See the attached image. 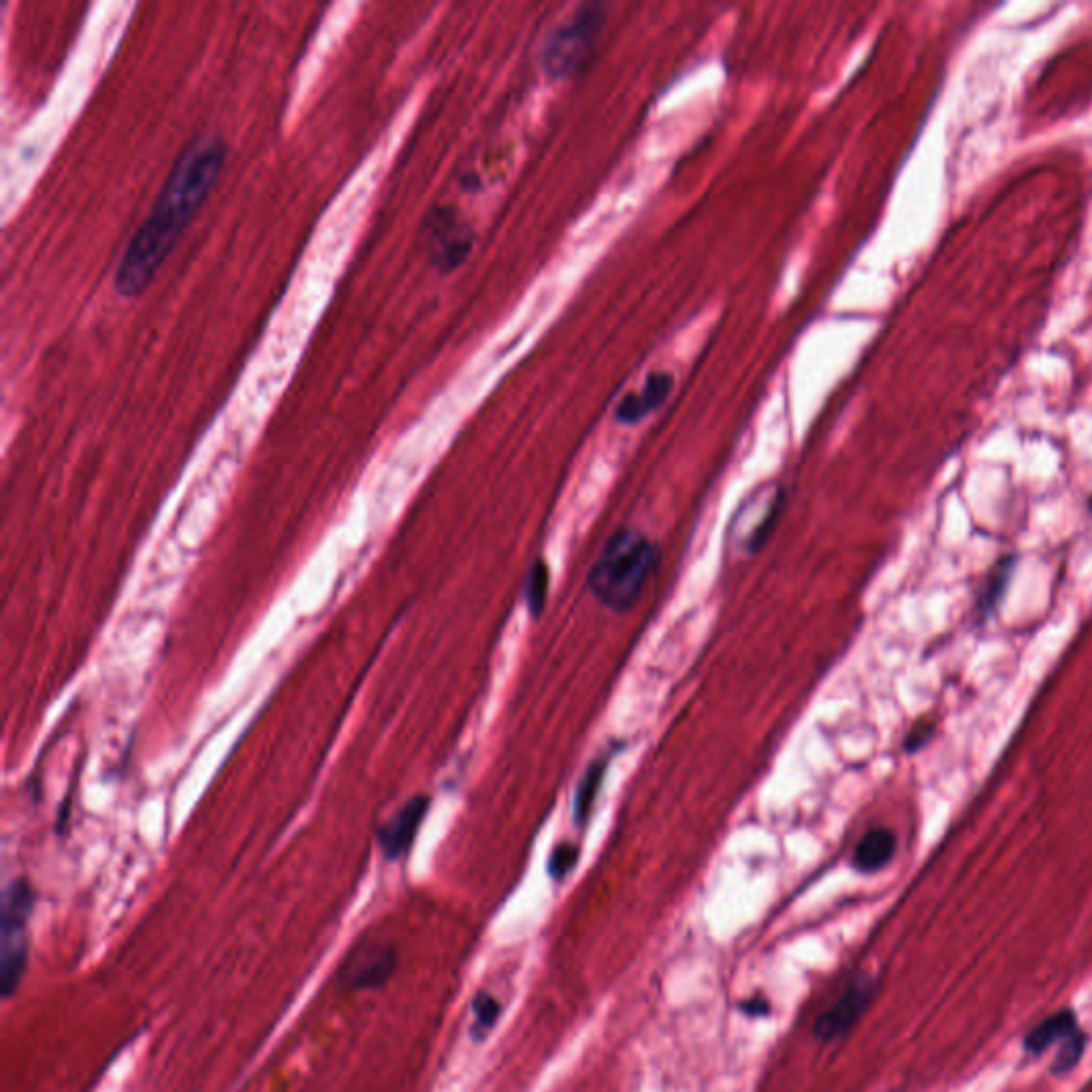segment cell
<instances>
[{
	"mask_svg": "<svg viewBox=\"0 0 1092 1092\" xmlns=\"http://www.w3.org/2000/svg\"><path fill=\"white\" fill-rule=\"evenodd\" d=\"M224 158L227 150L218 137H199L184 150L156 197L150 216L143 220L122 254L116 271L118 293L135 297L146 291L212 192Z\"/></svg>",
	"mask_w": 1092,
	"mask_h": 1092,
	"instance_id": "6da1fadb",
	"label": "cell"
},
{
	"mask_svg": "<svg viewBox=\"0 0 1092 1092\" xmlns=\"http://www.w3.org/2000/svg\"><path fill=\"white\" fill-rule=\"evenodd\" d=\"M660 551L638 529H619L606 542L602 555L589 572V589L604 606L623 613L642 596L655 572Z\"/></svg>",
	"mask_w": 1092,
	"mask_h": 1092,
	"instance_id": "7a4b0ae2",
	"label": "cell"
},
{
	"mask_svg": "<svg viewBox=\"0 0 1092 1092\" xmlns=\"http://www.w3.org/2000/svg\"><path fill=\"white\" fill-rule=\"evenodd\" d=\"M606 22L602 5H581L566 22H561L542 45V69L546 75L564 79L581 71L596 52Z\"/></svg>",
	"mask_w": 1092,
	"mask_h": 1092,
	"instance_id": "3957f363",
	"label": "cell"
},
{
	"mask_svg": "<svg viewBox=\"0 0 1092 1092\" xmlns=\"http://www.w3.org/2000/svg\"><path fill=\"white\" fill-rule=\"evenodd\" d=\"M35 911V890L26 879H15L3 892L0 918V990L9 999L26 971V924Z\"/></svg>",
	"mask_w": 1092,
	"mask_h": 1092,
	"instance_id": "277c9868",
	"label": "cell"
},
{
	"mask_svg": "<svg viewBox=\"0 0 1092 1092\" xmlns=\"http://www.w3.org/2000/svg\"><path fill=\"white\" fill-rule=\"evenodd\" d=\"M873 997H875V979L864 973L856 975L845 986L841 997L815 1020V1029H813L815 1039L832 1043L841 1039L843 1035H847L858 1024L866 1007L871 1005Z\"/></svg>",
	"mask_w": 1092,
	"mask_h": 1092,
	"instance_id": "5b68a950",
	"label": "cell"
},
{
	"mask_svg": "<svg viewBox=\"0 0 1092 1092\" xmlns=\"http://www.w3.org/2000/svg\"><path fill=\"white\" fill-rule=\"evenodd\" d=\"M397 969V952L389 943L357 945L340 969V982L348 990H374L389 982Z\"/></svg>",
	"mask_w": 1092,
	"mask_h": 1092,
	"instance_id": "8992f818",
	"label": "cell"
},
{
	"mask_svg": "<svg viewBox=\"0 0 1092 1092\" xmlns=\"http://www.w3.org/2000/svg\"><path fill=\"white\" fill-rule=\"evenodd\" d=\"M783 508V493L781 489H762L741 508L738 517L734 519V534L732 538L741 544V549L749 555L758 553L764 549L766 540L770 538L775 529V523L779 521Z\"/></svg>",
	"mask_w": 1092,
	"mask_h": 1092,
	"instance_id": "52a82bcc",
	"label": "cell"
},
{
	"mask_svg": "<svg viewBox=\"0 0 1092 1092\" xmlns=\"http://www.w3.org/2000/svg\"><path fill=\"white\" fill-rule=\"evenodd\" d=\"M429 805H431L429 796L425 794L414 796L406 802V805H401L387 819V822L378 828L376 839L384 856H387L389 860H399L408 854L416 837H419V830L423 826V819L427 817Z\"/></svg>",
	"mask_w": 1092,
	"mask_h": 1092,
	"instance_id": "ba28073f",
	"label": "cell"
},
{
	"mask_svg": "<svg viewBox=\"0 0 1092 1092\" xmlns=\"http://www.w3.org/2000/svg\"><path fill=\"white\" fill-rule=\"evenodd\" d=\"M674 389V376L670 372H651L638 391L625 395L615 410V419L623 425H636L645 421L649 414L660 410Z\"/></svg>",
	"mask_w": 1092,
	"mask_h": 1092,
	"instance_id": "9c48e42d",
	"label": "cell"
},
{
	"mask_svg": "<svg viewBox=\"0 0 1092 1092\" xmlns=\"http://www.w3.org/2000/svg\"><path fill=\"white\" fill-rule=\"evenodd\" d=\"M1018 561H1020L1018 555H1003L986 574L984 583L979 585V591L973 602V617L977 625H984L999 610L1003 598L1007 596L1011 578H1014L1016 574Z\"/></svg>",
	"mask_w": 1092,
	"mask_h": 1092,
	"instance_id": "30bf717a",
	"label": "cell"
},
{
	"mask_svg": "<svg viewBox=\"0 0 1092 1092\" xmlns=\"http://www.w3.org/2000/svg\"><path fill=\"white\" fill-rule=\"evenodd\" d=\"M896 849L898 839L890 828H873L856 845L854 856H851V866L864 875L879 873L894 860Z\"/></svg>",
	"mask_w": 1092,
	"mask_h": 1092,
	"instance_id": "8fae6325",
	"label": "cell"
},
{
	"mask_svg": "<svg viewBox=\"0 0 1092 1092\" xmlns=\"http://www.w3.org/2000/svg\"><path fill=\"white\" fill-rule=\"evenodd\" d=\"M1080 1029L1078 1014L1073 1009H1061L1054 1011L1046 1020H1041L1035 1029L1026 1033L1022 1048L1026 1056H1039L1048 1052L1052 1046H1061V1043Z\"/></svg>",
	"mask_w": 1092,
	"mask_h": 1092,
	"instance_id": "7c38bea8",
	"label": "cell"
},
{
	"mask_svg": "<svg viewBox=\"0 0 1092 1092\" xmlns=\"http://www.w3.org/2000/svg\"><path fill=\"white\" fill-rule=\"evenodd\" d=\"M608 762H610V756H600L598 760H593L587 766L581 781H578V785H576L574 802H572V817H574V824L578 828H585V824L589 822V817L593 813V807H596V800L600 796L602 783H604V777H606Z\"/></svg>",
	"mask_w": 1092,
	"mask_h": 1092,
	"instance_id": "4fadbf2b",
	"label": "cell"
},
{
	"mask_svg": "<svg viewBox=\"0 0 1092 1092\" xmlns=\"http://www.w3.org/2000/svg\"><path fill=\"white\" fill-rule=\"evenodd\" d=\"M472 1011H474V1022H472L470 1035L474 1041L480 1043L493 1031L495 1022L500 1020L502 1005L491 992H478L472 1001Z\"/></svg>",
	"mask_w": 1092,
	"mask_h": 1092,
	"instance_id": "5bb4252c",
	"label": "cell"
},
{
	"mask_svg": "<svg viewBox=\"0 0 1092 1092\" xmlns=\"http://www.w3.org/2000/svg\"><path fill=\"white\" fill-rule=\"evenodd\" d=\"M1086 1046H1088V1035L1082 1029H1078L1073 1035H1069L1061 1043V1046H1058V1054H1056L1054 1063L1050 1067L1052 1075H1067L1069 1071H1073L1075 1067H1078L1084 1052H1086Z\"/></svg>",
	"mask_w": 1092,
	"mask_h": 1092,
	"instance_id": "9a60e30c",
	"label": "cell"
},
{
	"mask_svg": "<svg viewBox=\"0 0 1092 1092\" xmlns=\"http://www.w3.org/2000/svg\"><path fill=\"white\" fill-rule=\"evenodd\" d=\"M546 596H549V566L542 559H538L532 570H529L525 583V600L532 617H538L542 613Z\"/></svg>",
	"mask_w": 1092,
	"mask_h": 1092,
	"instance_id": "2e32d148",
	"label": "cell"
},
{
	"mask_svg": "<svg viewBox=\"0 0 1092 1092\" xmlns=\"http://www.w3.org/2000/svg\"><path fill=\"white\" fill-rule=\"evenodd\" d=\"M578 858H581V849H578V845L574 843H559L549 856V864H546V871H549V875L557 881L566 879L570 875V871H574V866L578 862Z\"/></svg>",
	"mask_w": 1092,
	"mask_h": 1092,
	"instance_id": "e0dca14e",
	"label": "cell"
},
{
	"mask_svg": "<svg viewBox=\"0 0 1092 1092\" xmlns=\"http://www.w3.org/2000/svg\"><path fill=\"white\" fill-rule=\"evenodd\" d=\"M935 736H937V724L933 719L915 721L903 738V749L909 753V756H913V753H920L922 749H926L930 743H933Z\"/></svg>",
	"mask_w": 1092,
	"mask_h": 1092,
	"instance_id": "ac0fdd59",
	"label": "cell"
},
{
	"mask_svg": "<svg viewBox=\"0 0 1092 1092\" xmlns=\"http://www.w3.org/2000/svg\"><path fill=\"white\" fill-rule=\"evenodd\" d=\"M741 1011L751 1018H760V1016H768L770 1014V1003L764 999V997H751L747 1001L741 1003Z\"/></svg>",
	"mask_w": 1092,
	"mask_h": 1092,
	"instance_id": "d6986e66",
	"label": "cell"
},
{
	"mask_svg": "<svg viewBox=\"0 0 1092 1092\" xmlns=\"http://www.w3.org/2000/svg\"><path fill=\"white\" fill-rule=\"evenodd\" d=\"M1088 510L1092 512V497H1090V500H1088Z\"/></svg>",
	"mask_w": 1092,
	"mask_h": 1092,
	"instance_id": "ffe728a7",
	"label": "cell"
}]
</instances>
